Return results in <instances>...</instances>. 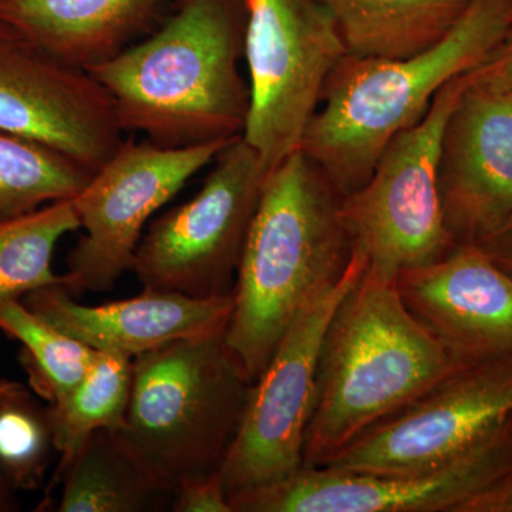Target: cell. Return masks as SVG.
<instances>
[{"label":"cell","mask_w":512,"mask_h":512,"mask_svg":"<svg viewBox=\"0 0 512 512\" xmlns=\"http://www.w3.org/2000/svg\"><path fill=\"white\" fill-rule=\"evenodd\" d=\"M458 367L414 318L394 281L363 272L320 350L303 467H320Z\"/></svg>","instance_id":"obj_4"},{"label":"cell","mask_w":512,"mask_h":512,"mask_svg":"<svg viewBox=\"0 0 512 512\" xmlns=\"http://www.w3.org/2000/svg\"><path fill=\"white\" fill-rule=\"evenodd\" d=\"M266 175L244 138L222 148L200 191L148 224L131 266L141 286L195 298L231 292Z\"/></svg>","instance_id":"obj_8"},{"label":"cell","mask_w":512,"mask_h":512,"mask_svg":"<svg viewBox=\"0 0 512 512\" xmlns=\"http://www.w3.org/2000/svg\"><path fill=\"white\" fill-rule=\"evenodd\" d=\"M511 8H512V0H511Z\"/></svg>","instance_id":"obj_31"},{"label":"cell","mask_w":512,"mask_h":512,"mask_svg":"<svg viewBox=\"0 0 512 512\" xmlns=\"http://www.w3.org/2000/svg\"><path fill=\"white\" fill-rule=\"evenodd\" d=\"M508 96H510V97H511V100H512V94H508Z\"/></svg>","instance_id":"obj_30"},{"label":"cell","mask_w":512,"mask_h":512,"mask_svg":"<svg viewBox=\"0 0 512 512\" xmlns=\"http://www.w3.org/2000/svg\"><path fill=\"white\" fill-rule=\"evenodd\" d=\"M232 140L180 148L124 140L73 198L84 234L67 258L64 288L74 296L111 291L131 271L154 215Z\"/></svg>","instance_id":"obj_10"},{"label":"cell","mask_w":512,"mask_h":512,"mask_svg":"<svg viewBox=\"0 0 512 512\" xmlns=\"http://www.w3.org/2000/svg\"><path fill=\"white\" fill-rule=\"evenodd\" d=\"M511 25V0H470L426 52L400 60L346 55L326 80L301 150L340 194L356 191L394 138L426 116L448 83L476 69Z\"/></svg>","instance_id":"obj_3"},{"label":"cell","mask_w":512,"mask_h":512,"mask_svg":"<svg viewBox=\"0 0 512 512\" xmlns=\"http://www.w3.org/2000/svg\"><path fill=\"white\" fill-rule=\"evenodd\" d=\"M512 468V416L437 466L403 473L302 467L278 483L229 497L232 512H468Z\"/></svg>","instance_id":"obj_11"},{"label":"cell","mask_w":512,"mask_h":512,"mask_svg":"<svg viewBox=\"0 0 512 512\" xmlns=\"http://www.w3.org/2000/svg\"><path fill=\"white\" fill-rule=\"evenodd\" d=\"M410 313L457 366L512 349V275L476 244L397 275Z\"/></svg>","instance_id":"obj_15"},{"label":"cell","mask_w":512,"mask_h":512,"mask_svg":"<svg viewBox=\"0 0 512 512\" xmlns=\"http://www.w3.org/2000/svg\"><path fill=\"white\" fill-rule=\"evenodd\" d=\"M476 245L491 261L512 275V215Z\"/></svg>","instance_id":"obj_28"},{"label":"cell","mask_w":512,"mask_h":512,"mask_svg":"<svg viewBox=\"0 0 512 512\" xmlns=\"http://www.w3.org/2000/svg\"><path fill=\"white\" fill-rule=\"evenodd\" d=\"M366 266L365 255L353 248L345 274L303 306L252 384L241 426L221 467L228 497L278 483L303 467L323 339Z\"/></svg>","instance_id":"obj_9"},{"label":"cell","mask_w":512,"mask_h":512,"mask_svg":"<svg viewBox=\"0 0 512 512\" xmlns=\"http://www.w3.org/2000/svg\"><path fill=\"white\" fill-rule=\"evenodd\" d=\"M170 510L174 512H232L221 471L185 477L173 491Z\"/></svg>","instance_id":"obj_25"},{"label":"cell","mask_w":512,"mask_h":512,"mask_svg":"<svg viewBox=\"0 0 512 512\" xmlns=\"http://www.w3.org/2000/svg\"><path fill=\"white\" fill-rule=\"evenodd\" d=\"M468 84L501 94H512V25L476 69L466 74Z\"/></svg>","instance_id":"obj_26"},{"label":"cell","mask_w":512,"mask_h":512,"mask_svg":"<svg viewBox=\"0 0 512 512\" xmlns=\"http://www.w3.org/2000/svg\"><path fill=\"white\" fill-rule=\"evenodd\" d=\"M512 416V349L458 366L323 466L349 473L423 470L473 446Z\"/></svg>","instance_id":"obj_12"},{"label":"cell","mask_w":512,"mask_h":512,"mask_svg":"<svg viewBox=\"0 0 512 512\" xmlns=\"http://www.w3.org/2000/svg\"><path fill=\"white\" fill-rule=\"evenodd\" d=\"M133 359L99 353L86 376L62 400L49 404L59 463L49 481L45 500L90 434L119 430L130 399Z\"/></svg>","instance_id":"obj_20"},{"label":"cell","mask_w":512,"mask_h":512,"mask_svg":"<svg viewBox=\"0 0 512 512\" xmlns=\"http://www.w3.org/2000/svg\"><path fill=\"white\" fill-rule=\"evenodd\" d=\"M59 484L57 512L163 511L173 498V491L141 464L120 431L113 429L87 437Z\"/></svg>","instance_id":"obj_19"},{"label":"cell","mask_w":512,"mask_h":512,"mask_svg":"<svg viewBox=\"0 0 512 512\" xmlns=\"http://www.w3.org/2000/svg\"><path fill=\"white\" fill-rule=\"evenodd\" d=\"M335 19L348 55L409 59L436 46L470 0H319Z\"/></svg>","instance_id":"obj_18"},{"label":"cell","mask_w":512,"mask_h":512,"mask_svg":"<svg viewBox=\"0 0 512 512\" xmlns=\"http://www.w3.org/2000/svg\"><path fill=\"white\" fill-rule=\"evenodd\" d=\"M0 130L55 151L94 174L124 141L110 94L0 20Z\"/></svg>","instance_id":"obj_13"},{"label":"cell","mask_w":512,"mask_h":512,"mask_svg":"<svg viewBox=\"0 0 512 512\" xmlns=\"http://www.w3.org/2000/svg\"><path fill=\"white\" fill-rule=\"evenodd\" d=\"M225 330L177 340L133 359L121 437L168 490L221 471L252 389Z\"/></svg>","instance_id":"obj_5"},{"label":"cell","mask_w":512,"mask_h":512,"mask_svg":"<svg viewBox=\"0 0 512 512\" xmlns=\"http://www.w3.org/2000/svg\"><path fill=\"white\" fill-rule=\"evenodd\" d=\"M30 311L99 353L136 359L143 353L227 329L234 289L195 298L143 288L134 298L83 305L64 286L37 289L23 298Z\"/></svg>","instance_id":"obj_16"},{"label":"cell","mask_w":512,"mask_h":512,"mask_svg":"<svg viewBox=\"0 0 512 512\" xmlns=\"http://www.w3.org/2000/svg\"><path fill=\"white\" fill-rule=\"evenodd\" d=\"M343 195L302 150L265 178L234 284L225 340L255 382L303 306L338 282L353 244Z\"/></svg>","instance_id":"obj_2"},{"label":"cell","mask_w":512,"mask_h":512,"mask_svg":"<svg viewBox=\"0 0 512 512\" xmlns=\"http://www.w3.org/2000/svg\"><path fill=\"white\" fill-rule=\"evenodd\" d=\"M90 177L55 151L0 130V220L74 198Z\"/></svg>","instance_id":"obj_24"},{"label":"cell","mask_w":512,"mask_h":512,"mask_svg":"<svg viewBox=\"0 0 512 512\" xmlns=\"http://www.w3.org/2000/svg\"><path fill=\"white\" fill-rule=\"evenodd\" d=\"M19 504L16 493L0 480V512H13L18 510Z\"/></svg>","instance_id":"obj_29"},{"label":"cell","mask_w":512,"mask_h":512,"mask_svg":"<svg viewBox=\"0 0 512 512\" xmlns=\"http://www.w3.org/2000/svg\"><path fill=\"white\" fill-rule=\"evenodd\" d=\"M467 74V73H466ZM466 74L447 84L426 116L384 150L362 187L343 195L340 214L353 248L379 278L436 261L456 247L444 225L437 187L441 136Z\"/></svg>","instance_id":"obj_7"},{"label":"cell","mask_w":512,"mask_h":512,"mask_svg":"<svg viewBox=\"0 0 512 512\" xmlns=\"http://www.w3.org/2000/svg\"><path fill=\"white\" fill-rule=\"evenodd\" d=\"M467 79V77H466ZM441 214L454 244H477L512 215V100L468 84L437 160Z\"/></svg>","instance_id":"obj_14"},{"label":"cell","mask_w":512,"mask_h":512,"mask_svg":"<svg viewBox=\"0 0 512 512\" xmlns=\"http://www.w3.org/2000/svg\"><path fill=\"white\" fill-rule=\"evenodd\" d=\"M177 0H0V20L74 66L89 69L150 32Z\"/></svg>","instance_id":"obj_17"},{"label":"cell","mask_w":512,"mask_h":512,"mask_svg":"<svg viewBox=\"0 0 512 512\" xmlns=\"http://www.w3.org/2000/svg\"><path fill=\"white\" fill-rule=\"evenodd\" d=\"M0 332L19 343L28 386L47 404L62 400L99 356L30 311L23 299L0 303Z\"/></svg>","instance_id":"obj_22"},{"label":"cell","mask_w":512,"mask_h":512,"mask_svg":"<svg viewBox=\"0 0 512 512\" xmlns=\"http://www.w3.org/2000/svg\"><path fill=\"white\" fill-rule=\"evenodd\" d=\"M468 512H512V468L487 485Z\"/></svg>","instance_id":"obj_27"},{"label":"cell","mask_w":512,"mask_h":512,"mask_svg":"<svg viewBox=\"0 0 512 512\" xmlns=\"http://www.w3.org/2000/svg\"><path fill=\"white\" fill-rule=\"evenodd\" d=\"M160 28L87 72L124 133L161 147L242 137L249 113L241 0H177Z\"/></svg>","instance_id":"obj_1"},{"label":"cell","mask_w":512,"mask_h":512,"mask_svg":"<svg viewBox=\"0 0 512 512\" xmlns=\"http://www.w3.org/2000/svg\"><path fill=\"white\" fill-rule=\"evenodd\" d=\"M80 229L73 198L0 220V303L22 301L49 286H66L52 259L64 235Z\"/></svg>","instance_id":"obj_21"},{"label":"cell","mask_w":512,"mask_h":512,"mask_svg":"<svg viewBox=\"0 0 512 512\" xmlns=\"http://www.w3.org/2000/svg\"><path fill=\"white\" fill-rule=\"evenodd\" d=\"M56 457L49 404L28 383L0 377V480L13 493L40 490Z\"/></svg>","instance_id":"obj_23"},{"label":"cell","mask_w":512,"mask_h":512,"mask_svg":"<svg viewBox=\"0 0 512 512\" xmlns=\"http://www.w3.org/2000/svg\"><path fill=\"white\" fill-rule=\"evenodd\" d=\"M249 113L242 138L266 171L301 150L326 80L346 53L319 0H241Z\"/></svg>","instance_id":"obj_6"}]
</instances>
